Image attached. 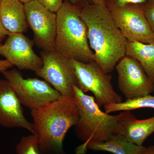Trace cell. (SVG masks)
I'll return each instance as SVG.
<instances>
[{
    "label": "cell",
    "instance_id": "6da1fadb",
    "mask_svg": "<svg viewBox=\"0 0 154 154\" xmlns=\"http://www.w3.org/2000/svg\"><path fill=\"white\" fill-rule=\"evenodd\" d=\"M80 15L88 27V42L94 52V61L103 71L110 74L125 56L127 40L105 6L88 2L81 7Z\"/></svg>",
    "mask_w": 154,
    "mask_h": 154
},
{
    "label": "cell",
    "instance_id": "7a4b0ae2",
    "mask_svg": "<svg viewBox=\"0 0 154 154\" xmlns=\"http://www.w3.org/2000/svg\"><path fill=\"white\" fill-rule=\"evenodd\" d=\"M33 127L42 154H66L63 142L79 118L74 97L63 96L41 108L31 110Z\"/></svg>",
    "mask_w": 154,
    "mask_h": 154
},
{
    "label": "cell",
    "instance_id": "3957f363",
    "mask_svg": "<svg viewBox=\"0 0 154 154\" xmlns=\"http://www.w3.org/2000/svg\"><path fill=\"white\" fill-rule=\"evenodd\" d=\"M74 97L79 118L75 125V134L82 144L75 149L76 154H86L91 142H102L116 134H120L125 111L111 115L103 112L94 96L85 94L78 86L74 87Z\"/></svg>",
    "mask_w": 154,
    "mask_h": 154
},
{
    "label": "cell",
    "instance_id": "277c9868",
    "mask_svg": "<svg viewBox=\"0 0 154 154\" xmlns=\"http://www.w3.org/2000/svg\"><path fill=\"white\" fill-rule=\"evenodd\" d=\"M81 7L64 2L57 14L54 50L80 62L94 61V54L88 42V27L80 15Z\"/></svg>",
    "mask_w": 154,
    "mask_h": 154
},
{
    "label": "cell",
    "instance_id": "5b68a950",
    "mask_svg": "<svg viewBox=\"0 0 154 154\" xmlns=\"http://www.w3.org/2000/svg\"><path fill=\"white\" fill-rule=\"evenodd\" d=\"M72 61L78 87L84 93L92 92L99 107L122 102L121 96L113 88L110 73L103 71L94 61L88 63Z\"/></svg>",
    "mask_w": 154,
    "mask_h": 154
},
{
    "label": "cell",
    "instance_id": "8992f818",
    "mask_svg": "<svg viewBox=\"0 0 154 154\" xmlns=\"http://www.w3.org/2000/svg\"><path fill=\"white\" fill-rule=\"evenodd\" d=\"M14 90L22 105L31 110H36L55 101L60 94L45 81L23 78L16 69L2 72Z\"/></svg>",
    "mask_w": 154,
    "mask_h": 154
},
{
    "label": "cell",
    "instance_id": "52a82bcc",
    "mask_svg": "<svg viewBox=\"0 0 154 154\" xmlns=\"http://www.w3.org/2000/svg\"><path fill=\"white\" fill-rule=\"evenodd\" d=\"M43 65L35 72L61 95L74 97V87L78 86L77 77L72 60L54 50L40 52Z\"/></svg>",
    "mask_w": 154,
    "mask_h": 154
},
{
    "label": "cell",
    "instance_id": "ba28073f",
    "mask_svg": "<svg viewBox=\"0 0 154 154\" xmlns=\"http://www.w3.org/2000/svg\"><path fill=\"white\" fill-rule=\"evenodd\" d=\"M108 10L128 41L146 44L154 42V34L146 18L144 4L128 5Z\"/></svg>",
    "mask_w": 154,
    "mask_h": 154
},
{
    "label": "cell",
    "instance_id": "9c48e42d",
    "mask_svg": "<svg viewBox=\"0 0 154 154\" xmlns=\"http://www.w3.org/2000/svg\"><path fill=\"white\" fill-rule=\"evenodd\" d=\"M118 73L119 91L127 100H132L154 92L152 82L136 60L125 56L115 66Z\"/></svg>",
    "mask_w": 154,
    "mask_h": 154
},
{
    "label": "cell",
    "instance_id": "30bf717a",
    "mask_svg": "<svg viewBox=\"0 0 154 154\" xmlns=\"http://www.w3.org/2000/svg\"><path fill=\"white\" fill-rule=\"evenodd\" d=\"M28 26L33 34V42L43 51L54 50L57 30V14L37 0L24 4Z\"/></svg>",
    "mask_w": 154,
    "mask_h": 154
},
{
    "label": "cell",
    "instance_id": "8fae6325",
    "mask_svg": "<svg viewBox=\"0 0 154 154\" xmlns=\"http://www.w3.org/2000/svg\"><path fill=\"white\" fill-rule=\"evenodd\" d=\"M33 41L22 33H10L4 44L0 45V55L20 70L36 72L42 67L41 57L34 52Z\"/></svg>",
    "mask_w": 154,
    "mask_h": 154
},
{
    "label": "cell",
    "instance_id": "7c38bea8",
    "mask_svg": "<svg viewBox=\"0 0 154 154\" xmlns=\"http://www.w3.org/2000/svg\"><path fill=\"white\" fill-rule=\"evenodd\" d=\"M0 125L7 128H22L36 135L33 123L25 118L22 104L5 79H0Z\"/></svg>",
    "mask_w": 154,
    "mask_h": 154
},
{
    "label": "cell",
    "instance_id": "4fadbf2b",
    "mask_svg": "<svg viewBox=\"0 0 154 154\" xmlns=\"http://www.w3.org/2000/svg\"><path fill=\"white\" fill-rule=\"evenodd\" d=\"M0 19L4 28L10 33H23L28 31L24 4L19 0H2Z\"/></svg>",
    "mask_w": 154,
    "mask_h": 154
},
{
    "label": "cell",
    "instance_id": "5bb4252c",
    "mask_svg": "<svg viewBox=\"0 0 154 154\" xmlns=\"http://www.w3.org/2000/svg\"><path fill=\"white\" fill-rule=\"evenodd\" d=\"M125 111L120 134L131 143L143 145L146 140L154 133V116L138 120L130 110Z\"/></svg>",
    "mask_w": 154,
    "mask_h": 154
},
{
    "label": "cell",
    "instance_id": "9a60e30c",
    "mask_svg": "<svg viewBox=\"0 0 154 154\" xmlns=\"http://www.w3.org/2000/svg\"><path fill=\"white\" fill-rule=\"evenodd\" d=\"M87 149L95 151L109 152L114 154H144L147 147L130 142L121 134H116L102 142H91Z\"/></svg>",
    "mask_w": 154,
    "mask_h": 154
},
{
    "label": "cell",
    "instance_id": "2e32d148",
    "mask_svg": "<svg viewBox=\"0 0 154 154\" xmlns=\"http://www.w3.org/2000/svg\"><path fill=\"white\" fill-rule=\"evenodd\" d=\"M125 55L136 60L154 83V42L146 44L127 40Z\"/></svg>",
    "mask_w": 154,
    "mask_h": 154
},
{
    "label": "cell",
    "instance_id": "e0dca14e",
    "mask_svg": "<svg viewBox=\"0 0 154 154\" xmlns=\"http://www.w3.org/2000/svg\"><path fill=\"white\" fill-rule=\"evenodd\" d=\"M105 112L109 113L119 111L136 110L139 108H150L154 109V96L147 95L125 102L110 104L104 106Z\"/></svg>",
    "mask_w": 154,
    "mask_h": 154
},
{
    "label": "cell",
    "instance_id": "ac0fdd59",
    "mask_svg": "<svg viewBox=\"0 0 154 154\" xmlns=\"http://www.w3.org/2000/svg\"><path fill=\"white\" fill-rule=\"evenodd\" d=\"M17 154H42L37 135L23 136L16 146Z\"/></svg>",
    "mask_w": 154,
    "mask_h": 154
},
{
    "label": "cell",
    "instance_id": "d6986e66",
    "mask_svg": "<svg viewBox=\"0 0 154 154\" xmlns=\"http://www.w3.org/2000/svg\"><path fill=\"white\" fill-rule=\"evenodd\" d=\"M147 0H105V7L108 9L128 5L144 4Z\"/></svg>",
    "mask_w": 154,
    "mask_h": 154
},
{
    "label": "cell",
    "instance_id": "ffe728a7",
    "mask_svg": "<svg viewBox=\"0 0 154 154\" xmlns=\"http://www.w3.org/2000/svg\"><path fill=\"white\" fill-rule=\"evenodd\" d=\"M144 8L146 18L154 34V0H147Z\"/></svg>",
    "mask_w": 154,
    "mask_h": 154
},
{
    "label": "cell",
    "instance_id": "44dd1931",
    "mask_svg": "<svg viewBox=\"0 0 154 154\" xmlns=\"http://www.w3.org/2000/svg\"><path fill=\"white\" fill-rule=\"evenodd\" d=\"M49 11L57 13L63 5V0H37Z\"/></svg>",
    "mask_w": 154,
    "mask_h": 154
},
{
    "label": "cell",
    "instance_id": "7402d4cb",
    "mask_svg": "<svg viewBox=\"0 0 154 154\" xmlns=\"http://www.w3.org/2000/svg\"><path fill=\"white\" fill-rule=\"evenodd\" d=\"M13 66H14L6 60L0 59V72H1L7 70L11 68Z\"/></svg>",
    "mask_w": 154,
    "mask_h": 154
},
{
    "label": "cell",
    "instance_id": "603a6c76",
    "mask_svg": "<svg viewBox=\"0 0 154 154\" xmlns=\"http://www.w3.org/2000/svg\"><path fill=\"white\" fill-rule=\"evenodd\" d=\"M2 0H0V8H1V4ZM10 32L7 31L3 27L1 22L0 19V45L2 44V42L3 40L8 36Z\"/></svg>",
    "mask_w": 154,
    "mask_h": 154
},
{
    "label": "cell",
    "instance_id": "cb8c5ba5",
    "mask_svg": "<svg viewBox=\"0 0 154 154\" xmlns=\"http://www.w3.org/2000/svg\"><path fill=\"white\" fill-rule=\"evenodd\" d=\"M69 1L72 4L80 7H82L85 3L89 2V0H69Z\"/></svg>",
    "mask_w": 154,
    "mask_h": 154
},
{
    "label": "cell",
    "instance_id": "d4e9b609",
    "mask_svg": "<svg viewBox=\"0 0 154 154\" xmlns=\"http://www.w3.org/2000/svg\"><path fill=\"white\" fill-rule=\"evenodd\" d=\"M105 0H89V2L91 4L105 6Z\"/></svg>",
    "mask_w": 154,
    "mask_h": 154
},
{
    "label": "cell",
    "instance_id": "484cf974",
    "mask_svg": "<svg viewBox=\"0 0 154 154\" xmlns=\"http://www.w3.org/2000/svg\"><path fill=\"white\" fill-rule=\"evenodd\" d=\"M144 154H154V145L147 147L145 152Z\"/></svg>",
    "mask_w": 154,
    "mask_h": 154
},
{
    "label": "cell",
    "instance_id": "4316f807",
    "mask_svg": "<svg viewBox=\"0 0 154 154\" xmlns=\"http://www.w3.org/2000/svg\"><path fill=\"white\" fill-rule=\"evenodd\" d=\"M19 2H21L23 4H25L26 3L29 2H31V1H34V0H19Z\"/></svg>",
    "mask_w": 154,
    "mask_h": 154
}]
</instances>
